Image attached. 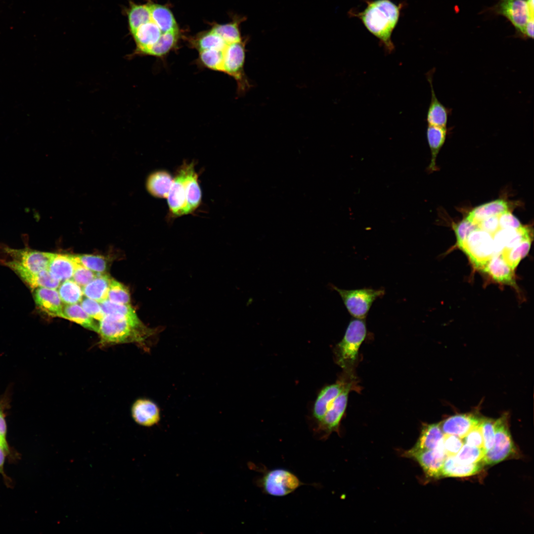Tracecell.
Segmentation results:
<instances>
[{
  "label": "cell",
  "instance_id": "obj_47",
  "mask_svg": "<svg viewBox=\"0 0 534 534\" xmlns=\"http://www.w3.org/2000/svg\"><path fill=\"white\" fill-rule=\"evenodd\" d=\"M464 444L462 438L453 435L444 434L443 445L447 456L456 455Z\"/></svg>",
  "mask_w": 534,
  "mask_h": 534
},
{
  "label": "cell",
  "instance_id": "obj_12",
  "mask_svg": "<svg viewBox=\"0 0 534 534\" xmlns=\"http://www.w3.org/2000/svg\"><path fill=\"white\" fill-rule=\"evenodd\" d=\"M188 164L184 162L178 168L167 198L169 213L173 218L185 215L186 204L185 182Z\"/></svg>",
  "mask_w": 534,
  "mask_h": 534
},
{
  "label": "cell",
  "instance_id": "obj_22",
  "mask_svg": "<svg viewBox=\"0 0 534 534\" xmlns=\"http://www.w3.org/2000/svg\"><path fill=\"white\" fill-rule=\"evenodd\" d=\"M482 270L498 282L513 286L515 285L514 270L504 260L501 254L494 255Z\"/></svg>",
  "mask_w": 534,
  "mask_h": 534
},
{
  "label": "cell",
  "instance_id": "obj_38",
  "mask_svg": "<svg viewBox=\"0 0 534 534\" xmlns=\"http://www.w3.org/2000/svg\"><path fill=\"white\" fill-rule=\"evenodd\" d=\"M76 263L97 273H105L107 269V261L100 255L89 254L70 255Z\"/></svg>",
  "mask_w": 534,
  "mask_h": 534
},
{
  "label": "cell",
  "instance_id": "obj_6",
  "mask_svg": "<svg viewBox=\"0 0 534 534\" xmlns=\"http://www.w3.org/2000/svg\"><path fill=\"white\" fill-rule=\"evenodd\" d=\"M494 430L492 447L486 452L482 461L484 466L493 465L499 463L515 452L506 415H503L495 420Z\"/></svg>",
  "mask_w": 534,
  "mask_h": 534
},
{
  "label": "cell",
  "instance_id": "obj_52",
  "mask_svg": "<svg viewBox=\"0 0 534 534\" xmlns=\"http://www.w3.org/2000/svg\"><path fill=\"white\" fill-rule=\"evenodd\" d=\"M531 18L534 19V0H526Z\"/></svg>",
  "mask_w": 534,
  "mask_h": 534
},
{
  "label": "cell",
  "instance_id": "obj_20",
  "mask_svg": "<svg viewBox=\"0 0 534 534\" xmlns=\"http://www.w3.org/2000/svg\"><path fill=\"white\" fill-rule=\"evenodd\" d=\"M530 236V230L526 226L518 229L500 228L492 235L494 254H500L503 250L510 248Z\"/></svg>",
  "mask_w": 534,
  "mask_h": 534
},
{
  "label": "cell",
  "instance_id": "obj_45",
  "mask_svg": "<svg viewBox=\"0 0 534 534\" xmlns=\"http://www.w3.org/2000/svg\"><path fill=\"white\" fill-rule=\"evenodd\" d=\"M494 422L495 420L492 419L483 418L480 424L486 452L492 447L493 444L495 434Z\"/></svg>",
  "mask_w": 534,
  "mask_h": 534
},
{
  "label": "cell",
  "instance_id": "obj_21",
  "mask_svg": "<svg viewBox=\"0 0 534 534\" xmlns=\"http://www.w3.org/2000/svg\"><path fill=\"white\" fill-rule=\"evenodd\" d=\"M186 209L185 215L192 214L200 206L202 192L198 181V176L195 170L194 162L189 163L185 179Z\"/></svg>",
  "mask_w": 534,
  "mask_h": 534
},
{
  "label": "cell",
  "instance_id": "obj_11",
  "mask_svg": "<svg viewBox=\"0 0 534 534\" xmlns=\"http://www.w3.org/2000/svg\"><path fill=\"white\" fill-rule=\"evenodd\" d=\"M355 389L349 387L333 401L322 418L318 422L316 431L322 438H327L333 432H339L341 420L346 408L349 392Z\"/></svg>",
  "mask_w": 534,
  "mask_h": 534
},
{
  "label": "cell",
  "instance_id": "obj_17",
  "mask_svg": "<svg viewBox=\"0 0 534 534\" xmlns=\"http://www.w3.org/2000/svg\"><path fill=\"white\" fill-rule=\"evenodd\" d=\"M162 32L151 20L141 25L132 35L136 48L131 56L146 55L148 50L157 42Z\"/></svg>",
  "mask_w": 534,
  "mask_h": 534
},
{
  "label": "cell",
  "instance_id": "obj_5",
  "mask_svg": "<svg viewBox=\"0 0 534 534\" xmlns=\"http://www.w3.org/2000/svg\"><path fill=\"white\" fill-rule=\"evenodd\" d=\"M458 248L475 267L481 270L495 255L492 235L478 228L471 232Z\"/></svg>",
  "mask_w": 534,
  "mask_h": 534
},
{
  "label": "cell",
  "instance_id": "obj_16",
  "mask_svg": "<svg viewBox=\"0 0 534 534\" xmlns=\"http://www.w3.org/2000/svg\"><path fill=\"white\" fill-rule=\"evenodd\" d=\"M482 419L472 413L459 414L446 418L440 425L444 434L463 439L471 430L479 426Z\"/></svg>",
  "mask_w": 534,
  "mask_h": 534
},
{
  "label": "cell",
  "instance_id": "obj_4",
  "mask_svg": "<svg viewBox=\"0 0 534 534\" xmlns=\"http://www.w3.org/2000/svg\"><path fill=\"white\" fill-rule=\"evenodd\" d=\"M332 288L337 291L350 314L354 318L365 319L373 303L385 294L384 289H374L363 288L343 289L333 285Z\"/></svg>",
  "mask_w": 534,
  "mask_h": 534
},
{
  "label": "cell",
  "instance_id": "obj_15",
  "mask_svg": "<svg viewBox=\"0 0 534 534\" xmlns=\"http://www.w3.org/2000/svg\"><path fill=\"white\" fill-rule=\"evenodd\" d=\"M33 298L36 307L51 317L63 318V303L56 289L38 287L33 290Z\"/></svg>",
  "mask_w": 534,
  "mask_h": 534
},
{
  "label": "cell",
  "instance_id": "obj_23",
  "mask_svg": "<svg viewBox=\"0 0 534 534\" xmlns=\"http://www.w3.org/2000/svg\"><path fill=\"white\" fill-rule=\"evenodd\" d=\"M484 466L482 461L466 464L458 461L455 456H448L442 466L441 478L470 476L478 473Z\"/></svg>",
  "mask_w": 534,
  "mask_h": 534
},
{
  "label": "cell",
  "instance_id": "obj_39",
  "mask_svg": "<svg viewBox=\"0 0 534 534\" xmlns=\"http://www.w3.org/2000/svg\"><path fill=\"white\" fill-rule=\"evenodd\" d=\"M238 22L225 24H216L212 30L220 36L226 43L231 44L242 40Z\"/></svg>",
  "mask_w": 534,
  "mask_h": 534
},
{
  "label": "cell",
  "instance_id": "obj_29",
  "mask_svg": "<svg viewBox=\"0 0 534 534\" xmlns=\"http://www.w3.org/2000/svg\"><path fill=\"white\" fill-rule=\"evenodd\" d=\"M148 4L150 9L151 20L158 26L162 33L178 30L174 15L169 8L152 2Z\"/></svg>",
  "mask_w": 534,
  "mask_h": 534
},
{
  "label": "cell",
  "instance_id": "obj_35",
  "mask_svg": "<svg viewBox=\"0 0 534 534\" xmlns=\"http://www.w3.org/2000/svg\"><path fill=\"white\" fill-rule=\"evenodd\" d=\"M531 242V236L528 237L513 247L504 249L501 252L504 260L513 270H514L520 261L528 254L530 249Z\"/></svg>",
  "mask_w": 534,
  "mask_h": 534
},
{
  "label": "cell",
  "instance_id": "obj_48",
  "mask_svg": "<svg viewBox=\"0 0 534 534\" xmlns=\"http://www.w3.org/2000/svg\"><path fill=\"white\" fill-rule=\"evenodd\" d=\"M498 221L501 229H518L522 226L519 220L509 210L499 215Z\"/></svg>",
  "mask_w": 534,
  "mask_h": 534
},
{
  "label": "cell",
  "instance_id": "obj_40",
  "mask_svg": "<svg viewBox=\"0 0 534 534\" xmlns=\"http://www.w3.org/2000/svg\"><path fill=\"white\" fill-rule=\"evenodd\" d=\"M486 453L485 449L464 444L459 452L455 455L456 459L466 464L476 463L482 461Z\"/></svg>",
  "mask_w": 534,
  "mask_h": 534
},
{
  "label": "cell",
  "instance_id": "obj_42",
  "mask_svg": "<svg viewBox=\"0 0 534 534\" xmlns=\"http://www.w3.org/2000/svg\"><path fill=\"white\" fill-rule=\"evenodd\" d=\"M452 227L456 237V245L458 247L466 240L471 232L478 228L476 224L466 218L457 223H454Z\"/></svg>",
  "mask_w": 534,
  "mask_h": 534
},
{
  "label": "cell",
  "instance_id": "obj_46",
  "mask_svg": "<svg viewBox=\"0 0 534 534\" xmlns=\"http://www.w3.org/2000/svg\"><path fill=\"white\" fill-rule=\"evenodd\" d=\"M81 307L91 317L100 321L105 316L100 303L88 297H83L81 301Z\"/></svg>",
  "mask_w": 534,
  "mask_h": 534
},
{
  "label": "cell",
  "instance_id": "obj_53",
  "mask_svg": "<svg viewBox=\"0 0 534 534\" xmlns=\"http://www.w3.org/2000/svg\"><path fill=\"white\" fill-rule=\"evenodd\" d=\"M0 445H2L4 447H5L6 449H7L8 450L10 451V447H9V446L8 445V443L7 442L6 439H5L3 437H2L0 435Z\"/></svg>",
  "mask_w": 534,
  "mask_h": 534
},
{
  "label": "cell",
  "instance_id": "obj_30",
  "mask_svg": "<svg viewBox=\"0 0 534 534\" xmlns=\"http://www.w3.org/2000/svg\"><path fill=\"white\" fill-rule=\"evenodd\" d=\"M508 210V205L503 199H497L474 208L466 217L468 220L477 224L486 218L499 216Z\"/></svg>",
  "mask_w": 534,
  "mask_h": 534
},
{
  "label": "cell",
  "instance_id": "obj_8",
  "mask_svg": "<svg viewBox=\"0 0 534 534\" xmlns=\"http://www.w3.org/2000/svg\"><path fill=\"white\" fill-rule=\"evenodd\" d=\"M494 13L502 15L508 20L522 37L524 28L531 18L526 0H499L491 8Z\"/></svg>",
  "mask_w": 534,
  "mask_h": 534
},
{
  "label": "cell",
  "instance_id": "obj_49",
  "mask_svg": "<svg viewBox=\"0 0 534 534\" xmlns=\"http://www.w3.org/2000/svg\"><path fill=\"white\" fill-rule=\"evenodd\" d=\"M463 440L464 443L467 445L484 448V440L480 425L471 430L463 438Z\"/></svg>",
  "mask_w": 534,
  "mask_h": 534
},
{
  "label": "cell",
  "instance_id": "obj_50",
  "mask_svg": "<svg viewBox=\"0 0 534 534\" xmlns=\"http://www.w3.org/2000/svg\"><path fill=\"white\" fill-rule=\"evenodd\" d=\"M477 225L478 228L493 235L500 229L498 216H490L483 219L477 223Z\"/></svg>",
  "mask_w": 534,
  "mask_h": 534
},
{
  "label": "cell",
  "instance_id": "obj_26",
  "mask_svg": "<svg viewBox=\"0 0 534 534\" xmlns=\"http://www.w3.org/2000/svg\"><path fill=\"white\" fill-rule=\"evenodd\" d=\"M444 436L440 424H425L417 441L411 448L417 450L434 449L443 443Z\"/></svg>",
  "mask_w": 534,
  "mask_h": 534
},
{
  "label": "cell",
  "instance_id": "obj_36",
  "mask_svg": "<svg viewBox=\"0 0 534 534\" xmlns=\"http://www.w3.org/2000/svg\"><path fill=\"white\" fill-rule=\"evenodd\" d=\"M191 44L197 51L215 49L222 50L229 44L212 29L193 40Z\"/></svg>",
  "mask_w": 534,
  "mask_h": 534
},
{
  "label": "cell",
  "instance_id": "obj_24",
  "mask_svg": "<svg viewBox=\"0 0 534 534\" xmlns=\"http://www.w3.org/2000/svg\"><path fill=\"white\" fill-rule=\"evenodd\" d=\"M174 178L166 170H160L151 173L147 177L146 187L148 192L157 198H167Z\"/></svg>",
  "mask_w": 534,
  "mask_h": 534
},
{
  "label": "cell",
  "instance_id": "obj_9",
  "mask_svg": "<svg viewBox=\"0 0 534 534\" xmlns=\"http://www.w3.org/2000/svg\"><path fill=\"white\" fill-rule=\"evenodd\" d=\"M403 455L418 462L427 477L432 479L441 478L442 466L447 457L443 443L434 449L417 450L410 448L404 451Z\"/></svg>",
  "mask_w": 534,
  "mask_h": 534
},
{
  "label": "cell",
  "instance_id": "obj_32",
  "mask_svg": "<svg viewBox=\"0 0 534 534\" xmlns=\"http://www.w3.org/2000/svg\"><path fill=\"white\" fill-rule=\"evenodd\" d=\"M63 318L82 326L85 328L98 331V323L91 317L78 304L65 305L63 309Z\"/></svg>",
  "mask_w": 534,
  "mask_h": 534
},
{
  "label": "cell",
  "instance_id": "obj_18",
  "mask_svg": "<svg viewBox=\"0 0 534 534\" xmlns=\"http://www.w3.org/2000/svg\"><path fill=\"white\" fill-rule=\"evenodd\" d=\"M132 415L134 421L140 425L150 427L160 420V410L158 405L148 399H138L133 403Z\"/></svg>",
  "mask_w": 534,
  "mask_h": 534
},
{
  "label": "cell",
  "instance_id": "obj_3",
  "mask_svg": "<svg viewBox=\"0 0 534 534\" xmlns=\"http://www.w3.org/2000/svg\"><path fill=\"white\" fill-rule=\"evenodd\" d=\"M367 335L365 319L352 318L342 340L334 349L336 362L345 372L351 373L357 360L358 349Z\"/></svg>",
  "mask_w": 534,
  "mask_h": 534
},
{
  "label": "cell",
  "instance_id": "obj_31",
  "mask_svg": "<svg viewBox=\"0 0 534 534\" xmlns=\"http://www.w3.org/2000/svg\"><path fill=\"white\" fill-rule=\"evenodd\" d=\"M105 315L115 314L125 317L131 324L137 327H144L135 310L130 304H122L106 300L100 303Z\"/></svg>",
  "mask_w": 534,
  "mask_h": 534
},
{
  "label": "cell",
  "instance_id": "obj_34",
  "mask_svg": "<svg viewBox=\"0 0 534 534\" xmlns=\"http://www.w3.org/2000/svg\"><path fill=\"white\" fill-rule=\"evenodd\" d=\"M130 32L133 34L141 25L151 20L149 6L146 4H137L133 2L127 11Z\"/></svg>",
  "mask_w": 534,
  "mask_h": 534
},
{
  "label": "cell",
  "instance_id": "obj_27",
  "mask_svg": "<svg viewBox=\"0 0 534 534\" xmlns=\"http://www.w3.org/2000/svg\"><path fill=\"white\" fill-rule=\"evenodd\" d=\"M74 269V262L68 254H54L47 270L60 282L71 279Z\"/></svg>",
  "mask_w": 534,
  "mask_h": 534
},
{
  "label": "cell",
  "instance_id": "obj_43",
  "mask_svg": "<svg viewBox=\"0 0 534 534\" xmlns=\"http://www.w3.org/2000/svg\"><path fill=\"white\" fill-rule=\"evenodd\" d=\"M74 269L72 278L73 279V280L81 287H83L86 286L98 274L91 271L81 264L76 263L74 261Z\"/></svg>",
  "mask_w": 534,
  "mask_h": 534
},
{
  "label": "cell",
  "instance_id": "obj_19",
  "mask_svg": "<svg viewBox=\"0 0 534 534\" xmlns=\"http://www.w3.org/2000/svg\"><path fill=\"white\" fill-rule=\"evenodd\" d=\"M435 68L427 73L426 77L431 88V97L428 109L426 120L429 125L446 127L451 109L444 106L437 98L433 85V76Z\"/></svg>",
  "mask_w": 534,
  "mask_h": 534
},
{
  "label": "cell",
  "instance_id": "obj_7",
  "mask_svg": "<svg viewBox=\"0 0 534 534\" xmlns=\"http://www.w3.org/2000/svg\"><path fill=\"white\" fill-rule=\"evenodd\" d=\"M260 484L267 493L275 496L288 495L303 485L295 475L284 469L267 472L262 478Z\"/></svg>",
  "mask_w": 534,
  "mask_h": 534
},
{
  "label": "cell",
  "instance_id": "obj_33",
  "mask_svg": "<svg viewBox=\"0 0 534 534\" xmlns=\"http://www.w3.org/2000/svg\"><path fill=\"white\" fill-rule=\"evenodd\" d=\"M178 30L162 33L157 42L148 50L146 55L163 58L177 46Z\"/></svg>",
  "mask_w": 534,
  "mask_h": 534
},
{
  "label": "cell",
  "instance_id": "obj_10",
  "mask_svg": "<svg viewBox=\"0 0 534 534\" xmlns=\"http://www.w3.org/2000/svg\"><path fill=\"white\" fill-rule=\"evenodd\" d=\"M355 379L353 373L345 372L344 377H341L335 383L323 388L318 394L314 403L312 415L319 421L323 417L327 409L335 399L344 390L349 387L356 388Z\"/></svg>",
  "mask_w": 534,
  "mask_h": 534
},
{
  "label": "cell",
  "instance_id": "obj_25",
  "mask_svg": "<svg viewBox=\"0 0 534 534\" xmlns=\"http://www.w3.org/2000/svg\"><path fill=\"white\" fill-rule=\"evenodd\" d=\"M448 132L446 127L428 125L426 136L431 151V159L427 171L430 173L438 170L436 166V158L445 141Z\"/></svg>",
  "mask_w": 534,
  "mask_h": 534
},
{
  "label": "cell",
  "instance_id": "obj_41",
  "mask_svg": "<svg viewBox=\"0 0 534 534\" xmlns=\"http://www.w3.org/2000/svg\"><path fill=\"white\" fill-rule=\"evenodd\" d=\"M107 300L116 303L130 304L131 297L129 290L124 285L112 278Z\"/></svg>",
  "mask_w": 534,
  "mask_h": 534
},
{
  "label": "cell",
  "instance_id": "obj_14",
  "mask_svg": "<svg viewBox=\"0 0 534 534\" xmlns=\"http://www.w3.org/2000/svg\"><path fill=\"white\" fill-rule=\"evenodd\" d=\"M2 262L33 290L38 287L56 289L60 284V282L54 278L47 269L34 272L12 260L2 261Z\"/></svg>",
  "mask_w": 534,
  "mask_h": 534
},
{
  "label": "cell",
  "instance_id": "obj_13",
  "mask_svg": "<svg viewBox=\"0 0 534 534\" xmlns=\"http://www.w3.org/2000/svg\"><path fill=\"white\" fill-rule=\"evenodd\" d=\"M5 253L11 259L27 269L39 272L47 269L54 253L41 252L30 249H4Z\"/></svg>",
  "mask_w": 534,
  "mask_h": 534
},
{
  "label": "cell",
  "instance_id": "obj_51",
  "mask_svg": "<svg viewBox=\"0 0 534 534\" xmlns=\"http://www.w3.org/2000/svg\"><path fill=\"white\" fill-rule=\"evenodd\" d=\"M10 454V451L0 445V474L3 476L5 481L8 484V477L4 471V464L6 457Z\"/></svg>",
  "mask_w": 534,
  "mask_h": 534
},
{
  "label": "cell",
  "instance_id": "obj_37",
  "mask_svg": "<svg viewBox=\"0 0 534 534\" xmlns=\"http://www.w3.org/2000/svg\"><path fill=\"white\" fill-rule=\"evenodd\" d=\"M58 288L60 298L66 305L78 304L83 298L81 287L73 280L63 281Z\"/></svg>",
  "mask_w": 534,
  "mask_h": 534
},
{
  "label": "cell",
  "instance_id": "obj_44",
  "mask_svg": "<svg viewBox=\"0 0 534 534\" xmlns=\"http://www.w3.org/2000/svg\"><path fill=\"white\" fill-rule=\"evenodd\" d=\"M10 392L7 390L0 396V435L5 439L7 435L6 416L7 411L10 407Z\"/></svg>",
  "mask_w": 534,
  "mask_h": 534
},
{
  "label": "cell",
  "instance_id": "obj_1",
  "mask_svg": "<svg viewBox=\"0 0 534 534\" xmlns=\"http://www.w3.org/2000/svg\"><path fill=\"white\" fill-rule=\"evenodd\" d=\"M366 7L359 12H350L358 18L367 30L376 37L386 51L395 49L392 35L399 20L402 4L391 0H372L366 1Z\"/></svg>",
  "mask_w": 534,
  "mask_h": 534
},
{
  "label": "cell",
  "instance_id": "obj_2",
  "mask_svg": "<svg viewBox=\"0 0 534 534\" xmlns=\"http://www.w3.org/2000/svg\"><path fill=\"white\" fill-rule=\"evenodd\" d=\"M158 332V329L147 326L135 327L123 316L107 314L99 321L97 333L100 336L99 344L102 346L134 343L147 351L151 339Z\"/></svg>",
  "mask_w": 534,
  "mask_h": 534
},
{
  "label": "cell",
  "instance_id": "obj_28",
  "mask_svg": "<svg viewBox=\"0 0 534 534\" xmlns=\"http://www.w3.org/2000/svg\"><path fill=\"white\" fill-rule=\"evenodd\" d=\"M111 279V277L105 273H98L83 287L84 295L100 303L107 300Z\"/></svg>",
  "mask_w": 534,
  "mask_h": 534
}]
</instances>
